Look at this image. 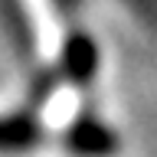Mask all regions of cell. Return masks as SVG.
<instances>
[{"label":"cell","mask_w":157,"mask_h":157,"mask_svg":"<svg viewBox=\"0 0 157 157\" xmlns=\"http://www.w3.org/2000/svg\"><path fill=\"white\" fill-rule=\"evenodd\" d=\"M66 147L72 154H78V157H111L118 147H121V141H118V134L108 124H101L98 118L82 115V118H75V121L69 124Z\"/></svg>","instance_id":"cell-1"},{"label":"cell","mask_w":157,"mask_h":157,"mask_svg":"<svg viewBox=\"0 0 157 157\" xmlns=\"http://www.w3.org/2000/svg\"><path fill=\"white\" fill-rule=\"evenodd\" d=\"M62 72L75 85H88L98 72V46L85 33H72L62 46Z\"/></svg>","instance_id":"cell-2"},{"label":"cell","mask_w":157,"mask_h":157,"mask_svg":"<svg viewBox=\"0 0 157 157\" xmlns=\"http://www.w3.org/2000/svg\"><path fill=\"white\" fill-rule=\"evenodd\" d=\"M43 141V128L29 115H7L0 118V154H17L29 151Z\"/></svg>","instance_id":"cell-3"},{"label":"cell","mask_w":157,"mask_h":157,"mask_svg":"<svg viewBox=\"0 0 157 157\" xmlns=\"http://www.w3.org/2000/svg\"><path fill=\"white\" fill-rule=\"evenodd\" d=\"M0 13H3V23H7L10 39L17 43V49L23 56L33 52V26H29V17L20 0H0Z\"/></svg>","instance_id":"cell-4"},{"label":"cell","mask_w":157,"mask_h":157,"mask_svg":"<svg viewBox=\"0 0 157 157\" xmlns=\"http://www.w3.org/2000/svg\"><path fill=\"white\" fill-rule=\"evenodd\" d=\"M128 7H134V13L137 17H144L151 26L157 29V0H124Z\"/></svg>","instance_id":"cell-5"},{"label":"cell","mask_w":157,"mask_h":157,"mask_svg":"<svg viewBox=\"0 0 157 157\" xmlns=\"http://www.w3.org/2000/svg\"><path fill=\"white\" fill-rule=\"evenodd\" d=\"M82 0H56V7H62V10H75Z\"/></svg>","instance_id":"cell-6"}]
</instances>
